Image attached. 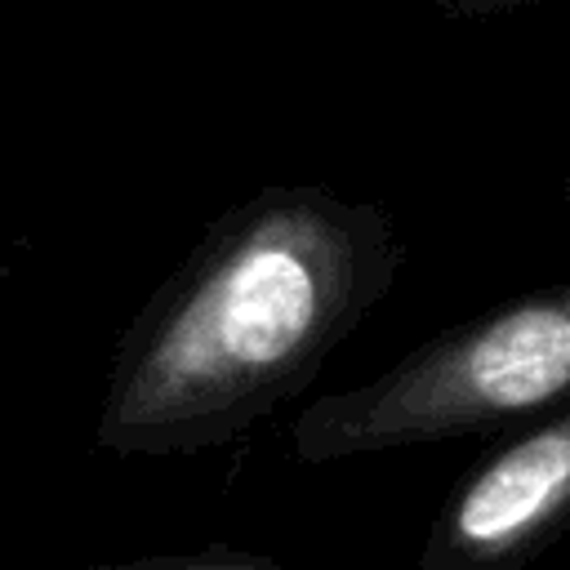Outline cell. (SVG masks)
<instances>
[{"mask_svg":"<svg viewBox=\"0 0 570 570\" xmlns=\"http://www.w3.org/2000/svg\"><path fill=\"white\" fill-rule=\"evenodd\" d=\"M405 263L374 200L263 187L218 214L125 325L94 445L174 459L236 441L294 401Z\"/></svg>","mask_w":570,"mask_h":570,"instance_id":"cell-1","label":"cell"},{"mask_svg":"<svg viewBox=\"0 0 570 570\" xmlns=\"http://www.w3.org/2000/svg\"><path fill=\"white\" fill-rule=\"evenodd\" d=\"M570 405V281L436 330L374 379L325 392L289 423L298 463L441 445Z\"/></svg>","mask_w":570,"mask_h":570,"instance_id":"cell-2","label":"cell"},{"mask_svg":"<svg viewBox=\"0 0 570 570\" xmlns=\"http://www.w3.org/2000/svg\"><path fill=\"white\" fill-rule=\"evenodd\" d=\"M570 530V405L521 423L441 499L419 570H521Z\"/></svg>","mask_w":570,"mask_h":570,"instance_id":"cell-3","label":"cell"},{"mask_svg":"<svg viewBox=\"0 0 570 570\" xmlns=\"http://www.w3.org/2000/svg\"><path fill=\"white\" fill-rule=\"evenodd\" d=\"M76 570H281L272 552L254 548H196V552H151V557H129V561H98V566H76Z\"/></svg>","mask_w":570,"mask_h":570,"instance_id":"cell-4","label":"cell"},{"mask_svg":"<svg viewBox=\"0 0 570 570\" xmlns=\"http://www.w3.org/2000/svg\"><path fill=\"white\" fill-rule=\"evenodd\" d=\"M428 4L450 13V18H503V13H517L534 0H428Z\"/></svg>","mask_w":570,"mask_h":570,"instance_id":"cell-5","label":"cell"},{"mask_svg":"<svg viewBox=\"0 0 570 570\" xmlns=\"http://www.w3.org/2000/svg\"><path fill=\"white\" fill-rule=\"evenodd\" d=\"M566 200H570V178H566Z\"/></svg>","mask_w":570,"mask_h":570,"instance_id":"cell-6","label":"cell"}]
</instances>
